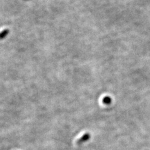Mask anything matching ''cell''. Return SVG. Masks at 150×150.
Returning a JSON list of instances; mask_svg holds the SVG:
<instances>
[{
    "label": "cell",
    "instance_id": "obj_2",
    "mask_svg": "<svg viewBox=\"0 0 150 150\" xmlns=\"http://www.w3.org/2000/svg\"><path fill=\"white\" fill-rule=\"evenodd\" d=\"M112 102L111 98L110 96H105L103 98V103H104L105 105H110Z\"/></svg>",
    "mask_w": 150,
    "mask_h": 150
},
{
    "label": "cell",
    "instance_id": "obj_1",
    "mask_svg": "<svg viewBox=\"0 0 150 150\" xmlns=\"http://www.w3.org/2000/svg\"><path fill=\"white\" fill-rule=\"evenodd\" d=\"M91 138V135L89 133H85L83 135V137L81 138H79L78 141H77V144H80L83 143H84L87 142L89 139H90Z\"/></svg>",
    "mask_w": 150,
    "mask_h": 150
}]
</instances>
